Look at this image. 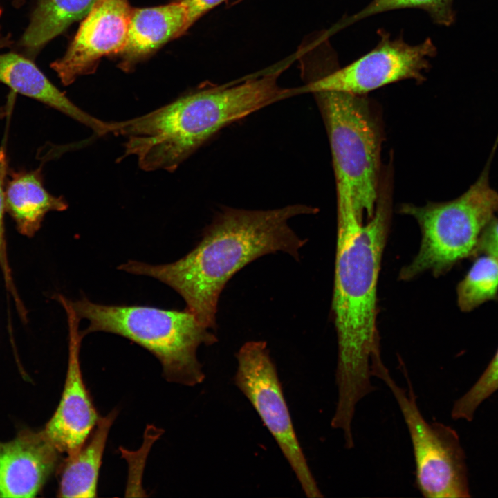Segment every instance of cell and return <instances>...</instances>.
I'll use <instances>...</instances> for the list:
<instances>
[{
  "label": "cell",
  "instance_id": "cell-1",
  "mask_svg": "<svg viewBox=\"0 0 498 498\" xmlns=\"http://www.w3.org/2000/svg\"><path fill=\"white\" fill-rule=\"evenodd\" d=\"M338 236L332 310L338 339V399L361 401L376 390L371 360L380 350L377 284L389 228V184L379 187L373 216L365 224L355 211L349 189L336 183Z\"/></svg>",
  "mask_w": 498,
  "mask_h": 498
},
{
  "label": "cell",
  "instance_id": "cell-15",
  "mask_svg": "<svg viewBox=\"0 0 498 498\" xmlns=\"http://www.w3.org/2000/svg\"><path fill=\"white\" fill-rule=\"evenodd\" d=\"M189 29L185 6L179 0L156 7L132 8L127 39L120 53L127 69L135 60L156 50Z\"/></svg>",
  "mask_w": 498,
  "mask_h": 498
},
{
  "label": "cell",
  "instance_id": "cell-11",
  "mask_svg": "<svg viewBox=\"0 0 498 498\" xmlns=\"http://www.w3.org/2000/svg\"><path fill=\"white\" fill-rule=\"evenodd\" d=\"M131 10L128 0H99L93 6L64 55L51 64L64 85L93 72L102 57L122 52Z\"/></svg>",
  "mask_w": 498,
  "mask_h": 498
},
{
  "label": "cell",
  "instance_id": "cell-14",
  "mask_svg": "<svg viewBox=\"0 0 498 498\" xmlns=\"http://www.w3.org/2000/svg\"><path fill=\"white\" fill-rule=\"evenodd\" d=\"M42 167L34 170H9L5 186L6 212L22 235L33 237L40 229L46 214L64 211L68 203L44 187Z\"/></svg>",
  "mask_w": 498,
  "mask_h": 498
},
{
  "label": "cell",
  "instance_id": "cell-6",
  "mask_svg": "<svg viewBox=\"0 0 498 498\" xmlns=\"http://www.w3.org/2000/svg\"><path fill=\"white\" fill-rule=\"evenodd\" d=\"M329 137L336 183L348 187L358 217L369 219L379 190L380 142L363 95L321 89L311 93Z\"/></svg>",
  "mask_w": 498,
  "mask_h": 498
},
{
  "label": "cell",
  "instance_id": "cell-22",
  "mask_svg": "<svg viewBox=\"0 0 498 498\" xmlns=\"http://www.w3.org/2000/svg\"><path fill=\"white\" fill-rule=\"evenodd\" d=\"M482 255L498 258V217L496 216H494L483 229L472 258Z\"/></svg>",
  "mask_w": 498,
  "mask_h": 498
},
{
  "label": "cell",
  "instance_id": "cell-18",
  "mask_svg": "<svg viewBox=\"0 0 498 498\" xmlns=\"http://www.w3.org/2000/svg\"><path fill=\"white\" fill-rule=\"evenodd\" d=\"M477 257L456 287L458 306L465 313L498 300V258L486 255Z\"/></svg>",
  "mask_w": 498,
  "mask_h": 498
},
{
  "label": "cell",
  "instance_id": "cell-26",
  "mask_svg": "<svg viewBox=\"0 0 498 498\" xmlns=\"http://www.w3.org/2000/svg\"><path fill=\"white\" fill-rule=\"evenodd\" d=\"M1 13H2V10H1V8H0V17H1Z\"/></svg>",
  "mask_w": 498,
  "mask_h": 498
},
{
  "label": "cell",
  "instance_id": "cell-8",
  "mask_svg": "<svg viewBox=\"0 0 498 498\" xmlns=\"http://www.w3.org/2000/svg\"><path fill=\"white\" fill-rule=\"evenodd\" d=\"M377 46L350 64L339 68L337 57L328 44L320 65L310 67L303 64L306 84L303 93L321 89L333 90L358 95L389 84L406 79L418 82L425 78L423 72L430 67L429 60L436 55L431 39L410 45L401 38L391 39L383 30Z\"/></svg>",
  "mask_w": 498,
  "mask_h": 498
},
{
  "label": "cell",
  "instance_id": "cell-3",
  "mask_svg": "<svg viewBox=\"0 0 498 498\" xmlns=\"http://www.w3.org/2000/svg\"><path fill=\"white\" fill-rule=\"evenodd\" d=\"M287 66L233 83L205 85L142 116L118 122L113 134L125 138L120 159L134 156L144 171L174 172L226 126L302 94L300 87L278 84Z\"/></svg>",
  "mask_w": 498,
  "mask_h": 498
},
{
  "label": "cell",
  "instance_id": "cell-13",
  "mask_svg": "<svg viewBox=\"0 0 498 498\" xmlns=\"http://www.w3.org/2000/svg\"><path fill=\"white\" fill-rule=\"evenodd\" d=\"M0 82L85 125L98 136L113 133L116 128V122L101 120L75 104L34 63L19 54H0Z\"/></svg>",
  "mask_w": 498,
  "mask_h": 498
},
{
  "label": "cell",
  "instance_id": "cell-25",
  "mask_svg": "<svg viewBox=\"0 0 498 498\" xmlns=\"http://www.w3.org/2000/svg\"><path fill=\"white\" fill-rule=\"evenodd\" d=\"M6 115V111L2 107L0 108V118H3Z\"/></svg>",
  "mask_w": 498,
  "mask_h": 498
},
{
  "label": "cell",
  "instance_id": "cell-9",
  "mask_svg": "<svg viewBox=\"0 0 498 498\" xmlns=\"http://www.w3.org/2000/svg\"><path fill=\"white\" fill-rule=\"evenodd\" d=\"M234 382L272 434L307 497H322L297 440L275 364L264 341L244 343L237 353Z\"/></svg>",
  "mask_w": 498,
  "mask_h": 498
},
{
  "label": "cell",
  "instance_id": "cell-20",
  "mask_svg": "<svg viewBox=\"0 0 498 498\" xmlns=\"http://www.w3.org/2000/svg\"><path fill=\"white\" fill-rule=\"evenodd\" d=\"M497 390L498 349L477 382L454 402L452 418L471 421L478 407Z\"/></svg>",
  "mask_w": 498,
  "mask_h": 498
},
{
  "label": "cell",
  "instance_id": "cell-19",
  "mask_svg": "<svg viewBox=\"0 0 498 498\" xmlns=\"http://www.w3.org/2000/svg\"><path fill=\"white\" fill-rule=\"evenodd\" d=\"M454 0H372L366 7L349 17L339 21L326 30L328 35L368 17L394 10L418 8L427 12L437 24L449 26L454 23Z\"/></svg>",
  "mask_w": 498,
  "mask_h": 498
},
{
  "label": "cell",
  "instance_id": "cell-4",
  "mask_svg": "<svg viewBox=\"0 0 498 498\" xmlns=\"http://www.w3.org/2000/svg\"><path fill=\"white\" fill-rule=\"evenodd\" d=\"M71 302L80 319L89 321L84 336L97 331L121 335L154 354L168 381L194 386L203 380L196 350L216 342L217 337L187 308L103 305L86 297Z\"/></svg>",
  "mask_w": 498,
  "mask_h": 498
},
{
  "label": "cell",
  "instance_id": "cell-23",
  "mask_svg": "<svg viewBox=\"0 0 498 498\" xmlns=\"http://www.w3.org/2000/svg\"><path fill=\"white\" fill-rule=\"evenodd\" d=\"M185 6L190 28L195 22L227 0H179Z\"/></svg>",
  "mask_w": 498,
  "mask_h": 498
},
{
  "label": "cell",
  "instance_id": "cell-7",
  "mask_svg": "<svg viewBox=\"0 0 498 498\" xmlns=\"http://www.w3.org/2000/svg\"><path fill=\"white\" fill-rule=\"evenodd\" d=\"M400 365L407 389L394 380L380 354L371 360V373L389 388L406 424L412 445L416 488L427 498L469 497L465 456L457 433L443 423H429L424 418L408 371L403 362Z\"/></svg>",
  "mask_w": 498,
  "mask_h": 498
},
{
  "label": "cell",
  "instance_id": "cell-16",
  "mask_svg": "<svg viewBox=\"0 0 498 498\" xmlns=\"http://www.w3.org/2000/svg\"><path fill=\"white\" fill-rule=\"evenodd\" d=\"M116 414L114 409L106 416L100 417L82 448L65 460L61 471L59 497H96L102 459L109 432Z\"/></svg>",
  "mask_w": 498,
  "mask_h": 498
},
{
  "label": "cell",
  "instance_id": "cell-10",
  "mask_svg": "<svg viewBox=\"0 0 498 498\" xmlns=\"http://www.w3.org/2000/svg\"><path fill=\"white\" fill-rule=\"evenodd\" d=\"M64 307L68 325V361L64 389L59 405L44 432L61 453L74 455L86 441L99 419L84 384L80 362L84 335L79 331L80 317L71 300L61 294L54 296Z\"/></svg>",
  "mask_w": 498,
  "mask_h": 498
},
{
  "label": "cell",
  "instance_id": "cell-17",
  "mask_svg": "<svg viewBox=\"0 0 498 498\" xmlns=\"http://www.w3.org/2000/svg\"><path fill=\"white\" fill-rule=\"evenodd\" d=\"M99 0H39L21 44L36 50L62 33L72 23L84 18Z\"/></svg>",
  "mask_w": 498,
  "mask_h": 498
},
{
  "label": "cell",
  "instance_id": "cell-21",
  "mask_svg": "<svg viewBox=\"0 0 498 498\" xmlns=\"http://www.w3.org/2000/svg\"><path fill=\"white\" fill-rule=\"evenodd\" d=\"M8 158L3 147H0V269L4 279L6 288L10 293L17 308H21L24 304L19 296L15 285L12 270L8 261L7 243L4 226L5 186L8 174Z\"/></svg>",
  "mask_w": 498,
  "mask_h": 498
},
{
  "label": "cell",
  "instance_id": "cell-12",
  "mask_svg": "<svg viewBox=\"0 0 498 498\" xmlns=\"http://www.w3.org/2000/svg\"><path fill=\"white\" fill-rule=\"evenodd\" d=\"M61 453L44 432L0 441V497H33L55 471Z\"/></svg>",
  "mask_w": 498,
  "mask_h": 498
},
{
  "label": "cell",
  "instance_id": "cell-5",
  "mask_svg": "<svg viewBox=\"0 0 498 498\" xmlns=\"http://www.w3.org/2000/svg\"><path fill=\"white\" fill-rule=\"evenodd\" d=\"M497 145L498 137L479 178L459 197L423 206L400 205L399 212L418 223L421 241L416 255L400 270V279L411 280L425 272L438 277L463 259L473 257L483 229L498 212V192L489 182Z\"/></svg>",
  "mask_w": 498,
  "mask_h": 498
},
{
  "label": "cell",
  "instance_id": "cell-24",
  "mask_svg": "<svg viewBox=\"0 0 498 498\" xmlns=\"http://www.w3.org/2000/svg\"><path fill=\"white\" fill-rule=\"evenodd\" d=\"M8 44L7 39H0V48H2L5 46H6Z\"/></svg>",
  "mask_w": 498,
  "mask_h": 498
},
{
  "label": "cell",
  "instance_id": "cell-2",
  "mask_svg": "<svg viewBox=\"0 0 498 498\" xmlns=\"http://www.w3.org/2000/svg\"><path fill=\"white\" fill-rule=\"evenodd\" d=\"M317 211L302 204L267 210L224 207L204 229L199 243L178 260L161 265L129 261L118 268L166 284L201 324L215 329L218 301L230 279L265 255L284 252L299 260L306 239L295 233L288 221Z\"/></svg>",
  "mask_w": 498,
  "mask_h": 498
}]
</instances>
